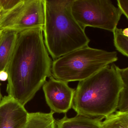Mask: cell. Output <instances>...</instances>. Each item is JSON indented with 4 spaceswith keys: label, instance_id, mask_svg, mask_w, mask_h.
Instances as JSON below:
<instances>
[{
    "label": "cell",
    "instance_id": "obj_8",
    "mask_svg": "<svg viewBox=\"0 0 128 128\" xmlns=\"http://www.w3.org/2000/svg\"><path fill=\"white\" fill-rule=\"evenodd\" d=\"M28 114L24 106L9 96H5L0 102V128H22Z\"/></svg>",
    "mask_w": 128,
    "mask_h": 128
},
{
    "label": "cell",
    "instance_id": "obj_14",
    "mask_svg": "<svg viewBox=\"0 0 128 128\" xmlns=\"http://www.w3.org/2000/svg\"><path fill=\"white\" fill-rule=\"evenodd\" d=\"M114 43L116 49L121 54L128 56V37L124 35L122 29L116 27L113 31Z\"/></svg>",
    "mask_w": 128,
    "mask_h": 128
},
{
    "label": "cell",
    "instance_id": "obj_4",
    "mask_svg": "<svg viewBox=\"0 0 128 128\" xmlns=\"http://www.w3.org/2000/svg\"><path fill=\"white\" fill-rule=\"evenodd\" d=\"M116 52H108L89 46L77 49L54 60L52 75L68 83L81 81L118 60Z\"/></svg>",
    "mask_w": 128,
    "mask_h": 128
},
{
    "label": "cell",
    "instance_id": "obj_3",
    "mask_svg": "<svg viewBox=\"0 0 128 128\" xmlns=\"http://www.w3.org/2000/svg\"><path fill=\"white\" fill-rule=\"evenodd\" d=\"M73 0H43L46 47L54 60L88 46L90 39L72 14Z\"/></svg>",
    "mask_w": 128,
    "mask_h": 128
},
{
    "label": "cell",
    "instance_id": "obj_12",
    "mask_svg": "<svg viewBox=\"0 0 128 128\" xmlns=\"http://www.w3.org/2000/svg\"><path fill=\"white\" fill-rule=\"evenodd\" d=\"M104 118L102 128H128V112L117 111Z\"/></svg>",
    "mask_w": 128,
    "mask_h": 128
},
{
    "label": "cell",
    "instance_id": "obj_21",
    "mask_svg": "<svg viewBox=\"0 0 128 128\" xmlns=\"http://www.w3.org/2000/svg\"></svg>",
    "mask_w": 128,
    "mask_h": 128
},
{
    "label": "cell",
    "instance_id": "obj_20",
    "mask_svg": "<svg viewBox=\"0 0 128 128\" xmlns=\"http://www.w3.org/2000/svg\"><path fill=\"white\" fill-rule=\"evenodd\" d=\"M2 30H0V39L1 36H2Z\"/></svg>",
    "mask_w": 128,
    "mask_h": 128
},
{
    "label": "cell",
    "instance_id": "obj_13",
    "mask_svg": "<svg viewBox=\"0 0 128 128\" xmlns=\"http://www.w3.org/2000/svg\"><path fill=\"white\" fill-rule=\"evenodd\" d=\"M123 82V87L120 92L117 108L120 111L128 112V68H120L116 66Z\"/></svg>",
    "mask_w": 128,
    "mask_h": 128
},
{
    "label": "cell",
    "instance_id": "obj_9",
    "mask_svg": "<svg viewBox=\"0 0 128 128\" xmlns=\"http://www.w3.org/2000/svg\"><path fill=\"white\" fill-rule=\"evenodd\" d=\"M103 119L78 114L69 118L66 114L62 119L55 120V124L57 128H102Z\"/></svg>",
    "mask_w": 128,
    "mask_h": 128
},
{
    "label": "cell",
    "instance_id": "obj_5",
    "mask_svg": "<svg viewBox=\"0 0 128 128\" xmlns=\"http://www.w3.org/2000/svg\"><path fill=\"white\" fill-rule=\"evenodd\" d=\"M72 14L79 25L113 32L122 12L110 0H73Z\"/></svg>",
    "mask_w": 128,
    "mask_h": 128
},
{
    "label": "cell",
    "instance_id": "obj_10",
    "mask_svg": "<svg viewBox=\"0 0 128 128\" xmlns=\"http://www.w3.org/2000/svg\"><path fill=\"white\" fill-rule=\"evenodd\" d=\"M18 31L2 30L0 39V71L6 70L11 58Z\"/></svg>",
    "mask_w": 128,
    "mask_h": 128
},
{
    "label": "cell",
    "instance_id": "obj_2",
    "mask_svg": "<svg viewBox=\"0 0 128 128\" xmlns=\"http://www.w3.org/2000/svg\"><path fill=\"white\" fill-rule=\"evenodd\" d=\"M122 87L116 66L108 65L79 82L75 90L72 108L78 114L105 118L116 111Z\"/></svg>",
    "mask_w": 128,
    "mask_h": 128
},
{
    "label": "cell",
    "instance_id": "obj_1",
    "mask_svg": "<svg viewBox=\"0 0 128 128\" xmlns=\"http://www.w3.org/2000/svg\"><path fill=\"white\" fill-rule=\"evenodd\" d=\"M52 64L42 28L19 31L6 69L8 96L25 106L52 76Z\"/></svg>",
    "mask_w": 128,
    "mask_h": 128
},
{
    "label": "cell",
    "instance_id": "obj_15",
    "mask_svg": "<svg viewBox=\"0 0 128 128\" xmlns=\"http://www.w3.org/2000/svg\"><path fill=\"white\" fill-rule=\"evenodd\" d=\"M21 1V0H0V13L11 10Z\"/></svg>",
    "mask_w": 128,
    "mask_h": 128
},
{
    "label": "cell",
    "instance_id": "obj_11",
    "mask_svg": "<svg viewBox=\"0 0 128 128\" xmlns=\"http://www.w3.org/2000/svg\"><path fill=\"white\" fill-rule=\"evenodd\" d=\"M54 113H28L26 123L22 128H56Z\"/></svg>",
    "mask_w": 128,
    "mask_h": 128
},
{
    "label": "cell",
    "instance_id": "obj_18",
    "mask_svg": "<svg viewBox=\"0 0 128 128\" xmlns=\"http://www.w3.org/2000/svg\"><path fill=\"white\" fill-rule=\"evenodd\" d=\"M122 33L124 36L128 37V28H125L123 30L122 29Z\"/></svg>",
    "mask_w": 128,
    "mask_h": 128
},
{
    "label": "cell",
    "instance_id": "obj_16",
    "mask_svg": "<svg viewBox=\"0 0 128 128\" xmlns=\"http://www.w3.org/2000/svg\"><path fill=\"white\" fill-rule=\"evenodd\" d=\"M118 8L127 19L128 18V0H118Z\"/></svg>",
    "mask_w": 128,
    "mask_h": 128
},
{
    "label": "cell",
    "instance_id": "obj_17",
    "mask_svg": "<svg viewBox=\"0 0 128 128\" xmlns=\"http://www.w3.org/2000/svg\"><path fill=\"white\" fill-rule=\"evenodd\" d=\"M8 74L6 70L0 71V80L6 81L8 80Z\"/></svg>",
    "mask_w": 128,
    "mask_h": 128
},
{
    "label": "cell",
    "instance_id": "obj_6",
    "mask_svg": "<svg viewBox=\"0 0 128 128\" xmlns=\"http://www.w3.org/2000/svg\"><path fill=\"white\" fill-rule=\"evenodd\" d=\"M44 23L43 0H21L11 10L0 13V30L21 31L42 28Z\"/></svg>",
    "mask_w": 128,
    "mask_h": 128
},
{
    "label": "cell",
    "instance_id": "obj_19",
    "mask_svg": "<svg viewBox=\"0 0 128 128\" xmlns=\"http://www.w3.org/2000/svg\"><path fill=\"white\" fill-rule=\"evenodd\" d=\"M1 84L0 83V102L2 101V94L1 92V90H0V86H1Z\"/></svg>",
    "mask_w": 128,
    "mask_h": 128
},
{
    "label": "cell",
    "instance_id": "obj_7",
    "mask_svg": "<svg viewBox=\"0 0 128 128\" xmlns=\"http://www.w3.org/2000/svg\"><path fill=\"white\" fill-rule=\"evenodd\" d=\"M68 83L51 76L42 86L47 104L54 113L66 114L72 108L75 90Z\"/></svg>",
    "mask_w": 128,
    "mask_h": 128
}]
</instances>
